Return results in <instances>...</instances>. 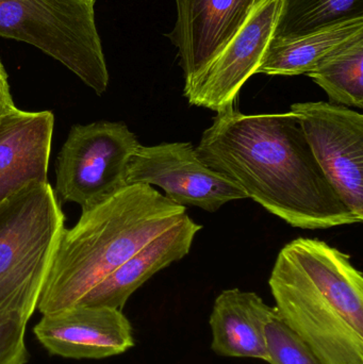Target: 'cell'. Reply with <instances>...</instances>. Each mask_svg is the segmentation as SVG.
I'll return each instance as SVG.
<instances>
[{"instance_id": "20", "label": "cell", "mask_w": 363, "mask_h": 364, "mask_svg": "<svg viewBox=\"0 0 363 364\" xmlns=\"http://www.w3.org/2000/svg\"><path fill=\"white\" fill-rule=\"evenodd\" d=\"M16 109L14 102H13L12 95H11L8 73L0 60V119Z\"/></svg>"}, {"instance_id": "19", "label": "cell", "mask_w": 363, "mask_h": 364, "mask_svg": "<svg viewBox=\"0 0 363 364\" xmlns=\"http://www.w3.org/2000/svg\"><path fill=\"white\" fill-rule=\"evenodd\" d=\"M27 321L0 316V364H26L29 358L25 342Z\"/></svg>"}, {"instance_id": "11", "label": "cell", "mask_w": 363, "mask_h": 364, "mask_svg": "<svg viewBox=\"0 0 363 364\" xmlns=\"http://www.w3.org/2000/svg\"><path fill=\"white\" fill-rule=\"evenodd\" d=\"M177 19L168 38L178 49L187 91L238 33L261 0H175Z\"/></svg>"}, {"instance_id": "2", "label": "cell", "mask_w": 363, "mask_h": 364, "mask_svg": "<svg viewBox=\"0 0 363 364\" xmlns=\"http://www.w3.org/2000/svg\"><path fill=\"white\" fill-rule=\"evenodd\" d=\"M275 309L324 364H363V275L326 242L286 244L269 279Z\"/></svg>"}, {"instance_id": "17", "label": "cell", "mask_w": 363, "mask_h": 364, "mask_svg": "<svg viewBox=\"0 0 363 364\" xmlns=\"http://www.w3.org/2000/svg\"><path fill=\"white\" fill-rule=\"evenodd\" d=\"M363 18V0H281L273 38L290 40Z\"/></svg>"}, {"instance_id": "13", "label": "cell", "mask_w": 363, "mask_h": 364, "mask_svg": "<svg viewBox=\"0 0 363 364\" xmlns=\"http://www.w3.org/2000/svg\"><path fill=\"white\" fill-rule=\"evenodd\" d=\"M202 229V225L185 213L174 226L141 248L77 304L123 310L129 297L147 280L189 254Z\"/></svg>"}, {"instance_id": "9", "label": "cell", "mask_w": 363, "mask_h": 364, "mask_svg": "<svg viewBox=\"0 0 363 364\" xmlns=\"http://www.w3.org/2000/svg\"><path fill=\"white\" fill-rule=\"evenodd\" d=\"M281 0H261L243 27L183 92L192 106L219 113L234 106L243 85L261 64L273 38Z\"/></svg>"}, {"instance_id": "3", "label": "cell", "mask_w": 363, "mask_h": 364, "mask_svg": "<svg viewBox=\"0 0 363 364\" xmlns=\"http://www.w3.org/2000/svg\"><path fill=\"white\" fill-rule=\"evenodd\" d=\"M187 213L148 184H131L94 209L82 212L72 229L64 228L51 259L38 311L76 305L158 235Z\"/></svg>"}, {"instance_id": "15", "label": "cell", "mask_w": 363, "mask_h": 364, "mask_svg": "<svg viewBox=\"0 0 363 364\" xmlns=\"http://www.w3.org/2000/svg\"><path fill=\"white\" fill-rule=\"evenodd\" d=\"M363 32V18L352 19L290 40L270 41L257 74H308L322 60Z\"/></svg>"}, {"instance_id": "18", "label": "cell", "mask_w": 363, "mask_h": 364, "mask_svg": "<svg viewBox=\"0 0 363 364\" xmlns=\"http://www.w3.org/2000/svg\"><path fill=\"white\" fill-rule=\"evenodd\" d=\"M266 337L268 363L324 364L310 346L281 320L276 309L266 325Z\"/></svg>"}, {"instance_id": "12", "label": "cell", "mask_w": 363, "mask_h": 364, "mask_svg": "<svg viewBox=\"0 0 363 364\" xmlns=\"http://www.w3.org/2000/svg\"><path fill=\"white\" fill-rule=\"evenodd\" d=\"M55 117L16 110L0 119V203L33 182H48Z\"/></svg>"}, {"instance_id": "16", "label": "cell", "mask_w": 363, "mask_h": 364, "mask_svg": "<svg viewBox=\"0 0 363 364\" xmlns=\"http://www.w3.org/2000/svg\"><path fill=\"white\" fill-rule=\"evenodd\" d=\"M309 77L334 104L363 108V32L322 60Z\"/></svg>"}, {"instance_id": "6", "label": "cell", "mask_w": 363, "mask_h": 364, "mask_svg": "<svg viewBox=\"0 0 363 364\" xmlns=\"http://www.w3.org/2000/svg\"><path fill=\"white\" fill-rule=\"evenodd\" d=\"M140 145L124 123L72 126L55 161L53 192L59 203H76L87 212L121 192Z\"/></svg>"}, {"instance_id": "8", "label": "cell", "mask_w": 363, "mask_h": 364, "mask_svg": "<svg viewBox=\"0 0 363 364\" xmlns=\"http://www.w3.org/2000/svg\"><path fill=\"white\" fill-rule=\"evenodd\" d=\"M126 184L159 186L173 203L207 212L247 199L234 181L204 164L190 142L140 145L128 164Z\"/></svg>"}, {"instance_id": "7", "label": "cell", "mask_w": 363, "mask_h": 364, "mask_svg": "<svg viewBox=\"0 0 363 364\" xmlns=\"http://www.w3.org/2000/svg\"><path fill=\"white\" fill-rule=\"evenodd\" d=\"M307 143L347 209L363 220V115L325 102H296Z\"/></svg>"}, {"instance_id": "5", "label": "cell", "mask_w": 363, "mask_h": 364, "mask_svg": "<svg viewBox=\"0 0 363 364\" xmlns=\"http://www.w3.org/2000/svg\"><path fill=\"white\" fill-rule=\"evenodd\" d=\"M95 6L96 0H0V36L32 45L100 96L110 76Z\"/></svg>"}, {"instance_id": "4", "label": "cell", "mask_w": 363, "mask_h": 364, "mask_svg": "<svg viewBox=\"0 0 363 364\" xmlns=\"http://www.w3.org/2000/svg\"><path fill=\"white\" fill-rule=\"evenodd\" d=\"M64 220L48 182L28 184L0 203V316L29 322L38 309Z\"/></svg>"}, {"instance_id": "1", "label": "cell", "mask_w": 363, "mask_h": 364, "mask_svg": "<svg viewBox=\"0 0 363 364\" xmlns=\"http://www.w3.org/2000/svg\"><path fill=\"white\" fill-rule=\"evenodd\" d=\"M196 153L247 198L296 228L328 229L362 220L342 203L307 143L294 113H217Z\"/></svg>"}, {"instance_id": "14", "label": "cell", "mask_w": 363, "mask_h": 364, "mask_svg": "<svg viewBox=\"0 0 363 364\" xmlns=\"http://www.w3.org/2000/svg\"><path fill=\"white\" fill-rule=\"evenodd\" d=\"M274 314L275 307L256 293L240 289L222 291L209 318L211 348L219 356L268 363L266 327Z\"/></svg>"}, {"instance_id": "10", "label": "cell", "mask_w": 363, "mask_h": 364, "mask_svg": "<svg viewBox=\"0 0 363 364\" xmlns=\"http://www.w3.org/2000/svg\"><path fill=\"white\" fill-rule=\"evenodd\" d=\"M33 333L51 355L63 358H108L134 346L129 320L121 310L106 306L77 304L43 314Z\"/></svg>"}]
</instances>
